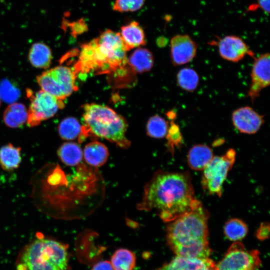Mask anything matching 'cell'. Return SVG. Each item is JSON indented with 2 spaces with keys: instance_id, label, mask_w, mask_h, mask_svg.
<instances>
[{
  "instance_id": "1",
  "label": "cell",
  "mask_w": 270,
  "mask_h": 270,
  "mask_svg": "<svg viewBox=\"0 0 270 270\" xmlns=\"http://www.w3.org/2000/svg\"><path fill=\"white\" fill-rule=\"evenodd\" d=\"M198 201L188 172L158 170L146 184L137 208L154 210L163 221L170 222L191 210Z\"/></svg>"
},
{
  "instance_id": "2",
  "label": "cell",
  "mask_w": 270,
  "mask_h": 270,
  "mask_svg": "<svg viewBox=\"0 0 270 270\" xmlns=\"http://www.w3.org/2000/svg\"><path fill=\"white\" fill-rule=\"evenodd\" d=\"M209 216L198 201L191 210L170 222L166 227V242L176 256L208 258L212 253L208 240Z\"/></svg>"
},
{
  "instance_id": "3",
  "label": "cell",
  "mask_w": 270,
  "mask_h": 270,
  "mask_svg": "<svg viewBox=\"0 0 270 270\" xmlns=\"http://www.w3.org/2000/svg\"><path fill=\"white\" fill-rule=\"evenodd\" d=\"M127 52L120 33L106 30L99 37L82 45L74 70L76 76L114 71L128 63Z\"/></svg>"
},
{
  "instance_id": "4",
  "label": "cell",
  "mask_w": 270,
  "mask_h": 270,
  "mask_svg": "<svg viewBox=\"0 0 270 270\" xmlns=\"http://www.w3.org/2000/svg\"><path fill=\"white\" fill-rule=\"evenodd\" d=\"M83 108L82 138L92 134L122 148L130 146V142L126 136L128 124L122 116L111 108L98 104H86Z\"/></svg>"
},
{
  "instance_id": "5",
  "label": "cell",
  "mask_w": 270,
  "mask_h": 270,
  "mask_svg": "<svg viewBox=\"0 0 270 270\" xmlns=\"http://www.w3.org/2000/svg\"><path fill=\"white\" fill-rule=\"evenodd\" d=\"M68 246L56 240L40 238L20 252L17 270H70Z\"/></svg>"
},
{
  "instance_id": "6",
  "label": "cell",
  "mask_w": 270,
  "mask_h": 270,
  "mask_svg": "<svg viewBox=\"0 0 270 270\" xmlns=\"http://www.w3.org/2000/svg\"><path fill=\"white\" fill-rule=\"evenodd\" d=\"M76 76L74 69L60 66L43 72L36 80L42 90L64 100L77 88Z\"/></svg>"
},
{
  "instance_id": "7",
  "label": "cell",
  "mask_w": 270,
  "mask_h": 270,
  "mask_svg": "<svg viewBox=\"0 0 270 270\" xmlns=\"http://www.w3.org/2000/svg\"><path fill=\"white\" fill-rule=\"evenodd\" d=\"M236 156L234 150L230 148L223 156H214L204 168L202 184L208 194L221 196L222 184L234 164Z\"/></svg>"
},
{
  "instance_id": "8",
  "label": "cell",
  "mask_w": 270,
  "mask_h": 270,
  "mask_svg": "<svg viewBox=\"0 0 270 270\" xmlns=\"http://www.w3.org/2000/svg\"><path fill=\"white\" fill-rule=\"evenodd\" d=\"M257 250H247L243 244L234 242L216 266L217 270H256L261 264Z\"/></svg>"
},
{
  "instance_id": "9",
  "label": "cell",
  "mask_w": 270,
  "mask_h": 270,
  "mask_svg": "<svg viewBox=\"0 0 270 270\" xmlns=\"http://www.w3.org/2000/svg\"><path fill=\"white\" fill-rule=\"evenodd\" d=\"M31 102L28 110L27 124L32 127L54 116L59 108L64 106L63 100L41 90L30 95Z\"/></svg>"
},
{
  "instance_id": "10",
  "label": "cell",
  "mask_w": 270,
  "mask_h": 270,
  "mask_svg": "<svg viewBox=\"0 0 270 270\" xmlns=\"http://www.w3.org/2000/svg\"><path fill=\"white\" fill-rule=\"evenodd\" d=\"M270 54L264 53L256 58L251 72V84L247 96L253 102L261 91L270 84Z\"/></svg>"
},
{
  "instance_id": "11",
  "label": "cell",
  "mask_w": 270,
  "mask_h": 270,
  "mask_svg": "<svg viewBox=\"0 0 270 270\" xmlns=\"http://www.w3.org/2000/svg\"><path fill=\"white\" fill-rule=\"evenodd\" d=\"M170 46L171 60L174 66L189 62L196 55L197 44L188 34L174 36L170 40Z\"/></svg>"
},
{
  "instance_id": "12",
  "label": "cell",
  "mask_w": 270,
  "mask_h": 270,
  "mask_svg": "<svg viewBox=\"0 0 270 270\" xmlns=\"http://www.w3.org/2000/svg\"><path fill=\"white\" fill-rule=\"evenodd\" d=\"M232 120L240 132L248 134L257 132L264 122V116L248 106L234 110L232 114Z\"/></svg>"
},
{
  "instance_id": "13",
  "label": "cell",
  "mask_w": 270,
  "mask_h": 270,
  "mask_svg": "<svg viewBox=\"0 0 270 270\" xmlns=\"http://www.w3.org/2000/svg\"><path fill=\"white\" fill-rule=\"evenodd\" d=\"M220 56L226 60L237 62L248 54L253 53L242 38L236 36H226L216 42Z\"/></svg>"
},
{
  "instance_id": "14",
  "label": "cell",
  "mask_w": 270,
  "mask_h": 270,
  "mask_svg": "<svg viewBox=\"0 0 270 270\" xmlns=\"http://www.w3.org/2000/svg\"><path fill=\"white\" fill-rule=\"evenodd\" d=\"M216 266L214 261L208 258H199L177 256L170 262L155 270H196L201 267Z\"/></svg>"
},
{
  "instance_id": "15",
  "label": "cell",
  "mask_w": 270,
  "mask_h": 270,
  "mask_svg": "<svg viewBox=\"0 0 270 270\" xmlns=\"http://www.w3.org/2000/svg\"><path fill=\"white\" fill-rule=\"evenodd\" d=\"M214 157L212 150L208 146L198 144L189 150L187 160L190 167L194 170H203Z\"/></svg>"
},
{
  "instance_id": "16",
  "label": "cell",
  "mask_w": 270,
  "mask_h": 270,
  "mask_svg": "<svg viewBox=\"0 0 270 270\" xmlns=\"http://www.w3.org/2000/svg\"><path fill=\"white\" fill-rule=\"evenodd\" d=\"M120 34L127 51L146 44L144 32L136 22L122 26Z\"/></svg>"
},
{
  "instance_id": "17",
  "label": "cell",
  "mask_w": 270,
  "mask_h": 270,
  "mask_svg": "<svg viewBox=\"0 0 270 270\" xmlns=\"http://www.w3.org/2000/svg\"><path fill=\"white\" fill-rule=\"evenodd\" d=\"M108 151L103 144L94 141L87 144L84 150V156L86 162L94 166L104 164L108 157Z\"/></svg>"
},
{
  "instance_id": "18",
  "label": "cell",
  "mask_w": 270,
  "mask_h": 270,
  "mask_svg": "<svg viewBox=\"0 0 270 270\" xmlns=\"http://www.w3.org/2000/svg\"><path fill=\"white\" fill-rule=\"evenodd\" d=\"M28 59L34 66L47 68L51 63L52 52L46 44L42 42H36L32 45L30 50Z\"/></svg>"
},
{
  "instance_id": "19",
  "label": "cell",
  "mask_w": 270,
  "mask_h": 270,
  "mask_svg": "<svg viewBox=\"0 0 270 270\" xmlns=\"http://www.w3.org/2000/svg\"><path fill=\"white\" fill-rule=\"evenodd\" d=\"M128 63L136 72L142 73L150 70L154 64V56L147 49H136L128 58Z\"/></svg>"
},
{
  "instance_id": "20",
  "label": "cell",
  "mask_w": 270,
  "mask_h": 270,
  "mask_svg": "<svg viewBox=\"0 0 270 270\" xmlns=\"http://www.w3.org/2000/svg\"><path fill=\"white\" fill-rule=\"evenodd\" d=\"M28 116V110L24 105L20 103H12L4 112L3 119L7 126L16 128L27 122Z\"/></svg>"
},
{
  "instance_id": "21",
  "label": "cell",
  "mask_w": 270,
  "mask_h": 270,
  "mask_svg": "<svg viewBox=\"0 0 270 270\" xmlns=\"http://www.w3.org/2000/svg\"><path fill=\"white\" fill-rule=\"evenodd\" d=\"M22 161L20 148L10 144L0 149V165L5 170L18 168Z\"/></svg>"
},
{
  "instance_id": "22",
  "label": "cell",
  "mask_w": 270,
  "mask_h": 270,
  "mask_svg": "<svg viewBox=\"0 0 270 270\" xmlns=\"http://www.w3.org/2000/svg\"><path fill=\"white\" fill-rule=\"evenodd\" d=\"M58 154L63 163L67 166H74L81 162L82 152L77 144L67 142L59 148Z\"/></svg>"
},
{
  "instance_id": "23",
  "label": "cell",
  "mask_w": 270,
  "mask_h": 270,
  "mask_svg": "<svg viewBox=\"0 0 270 270\" xmlns=\"http://www.w3.org/2000/svg\"><path fill=\"white\" fill-rule=\"evenodd\" d=\"M110 263L114 270H133L136 264V256L128 250L120 248L112 254Z\"/></svg>"
},
{
  "instance_id": "24",
  "label": "cell",
  "mask_w": 270,
  "mask_h": 270,
  "mask_svg": "<svg viewBox=\"0 0 270 270\" xmlns=\"http://www.w3.org/2000/svg\"><path fill=\"white\" fill-rule=\"evenodd\" d=\"M176 80L178 86L188 92L194 91L199 83V76L196 72L190 68H184L178 72Z\"/></svg>"
},
{
  "instance_id": "25",
  "label": "cell",
  "mask_w": 270,
  "mask_h": 270,
  "mask_svg": "<svg viewBox=\"0 0 270 270\" xmlns=\"http://www.w3.org/2000/svg\"><path fill=\"white\" fill-rule=\"evenodd\" d=\"M248 232V228L242 220L232 218L227 221L224 226V233L230 240L238 241L244 238Z\"/></svg>"
},
{
  "instance_id": "26",
  "label": "cell",
  "mask_w": 270,
  "mask_h": 270,
  "mask_svg": "<svg viewBox=\"0 0 270 270\" xmlns=\"http://www.w3.org/2000/svg\"><path fill=\"white\" fill-rule=\"evenodd\" d=\"M58 134L64 140H72L80 135L82 126L74 118L68 117L64 119L58 127Z\"/></svg>"
},
{
  "instance_id": "27",
  "label": "cell",
  "mask_w": 270,
  "mask_h": 270,
  "mask_svg": "<svg viewBox=\"0 0 270 270\" xmlns=\"http://www.w3.org/2000/svg\"><path fill=\"white\" fill-rule=\"evenodd\" d=\"M168 128V122L158 114L149 118L146 127L148 135L156 138H162L166 136Z\"/></svg>"
},
{
  "instance_id": "28",
  "label": "cell",
  "mask_w": 270,
  "mask_h": 270,
  "mask_svg": "<svg viewBox=\"0 0 270 270\" xmlns=\"http://www.w3.org/2000/svg\"><path fill=\"white\" fill-rule=\"evenodd\" d=\"M20 92L8 80H3L0 83V96L4 102L14 103L19 98Z\"/></svg>"
},
{
  "instance_id": "29",
  "label": "cell",
  "mask_w": 270,
  "mask_h": 270,
  "mask_svg": "<svg viewBox=\"0 0 270 270\" xmlns=\"http://www.w3.org/2000/svg\"><path fill=\"white\" fill-rule=\"evenodd\" d=\"M166 138L168 140V148L172 152L175 146H180L182 143L183 138L180 128L174 121H172L170 122V126L168 128Z\"/></svg>"
},
{
  "instance_id": "30",
  "label": "cell",
  "mask_w": 270,
  "mask_h": 270,
  "mask_svg": "<svg viewBox=\"0 0 270 270\" xmlns=\"http://www.w3.org/2000/svg\"><path fill=\"white\" fill-rule=\"evenodd\" d=\"M145 0H116L113 6L114 10L118 12H134L140 9Z\"/></svg>"
},
{
  "instance_id": "31",
  "label": "cell",
  "mask_w": 270,
  "mask_h": 270,
  "mask_svg": "<svg viewBox=\"0 0 270 270\" xmlns=\"http://www.w3.org/2000/svg\"><path fill=\"white\" fill-rule=\"evenodd\" d=\"M270 224L268 222H264L260 224L258 228L256 236L258 240H264L267 239L269 236Z\"/></svg>"
},
{
  "instance_id": "32",
  "label": "cell",
  "mask_w": 270,
  "mask_h": 270,
  "mask_svg": "<svg viewBox=\"0 0 270 270\" xmlns=\"http://www.w3.org/2000/svg\"><path fill=\"white\" fill-rule=\"evenodd\" d=\"M91 270H114L112 264L108 260L100 261L95 264Z\"/></svg>"
},
{
  "instance_id": "33",
  "label": "cell",
  "mask_w": 270,
  "mask_h": 270,
  "mask_svg": "<svg viewBox=\"0 0 270 270\" xmlns=\"http://www.w3.org/2000/svg\"><path fill=\"white\" fill-rule=\"evenodd\" d=\"M270 0H257L258 8H260L266 14L270 13Z\"/></svg>"
},
{
  "instance_id": "34",
  "label": "cell",
  "mask_w": 270,
  "mask_h": 270,
  "mask_svg": "<svg viewBox=\"0 0 270 270\" xmlns=\"http://www.w3.org/2000/svg\"><path fill=\"white\" fill-rule=\"evenodd\" d=\"M168 117L171 120H174L176 116V112L174 110H171L167 113Z\"/></svg>"
},
{
  "instance_id": "35",
  "label": "cell",
  "mask_w": 270,
  "mask_h": 270,
  "mask_svg": "<svg viewBox=\"0 0 270 270\" xmlns=\"http://www.w3.org/2000/svg\"><path fill=\"white\" fill-rule=\"evenodd\" d=\"M216 266L214 267H210V266L201 267L197 269L196 270H212L213 268H214L216 267Z\"/></svg>"
},
{
  "instance_id": "36",
  "label": "cell",
  "mask_w": 270,
  "mask_h": 270,
  "mask_svg": "<svg viewBox=\"0 0 270 270\" xmlns=\"http://www.w3.org/2000/svg\"><path fill=\"white\" fill-rule=\"evenodd\" d=\"M212 270H217L216 266V267H215L214 268H213Z\"/></svg>"
},
{
  "instance_id": "37",
  "label": "cell",
  "mask_w": 270,
  "mask_h": 270,
  "mask_svg": "<svg viewBox=\"0 0 270 270\" xmlns=\"http://www.w3.org/2000/svg\"><path fill=\"white\" fill-rule=\"evenodd\" d=\"M0 104H1V98L0 96Z\"/></svg>"
}]
</instances>
